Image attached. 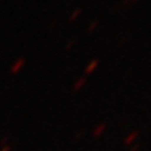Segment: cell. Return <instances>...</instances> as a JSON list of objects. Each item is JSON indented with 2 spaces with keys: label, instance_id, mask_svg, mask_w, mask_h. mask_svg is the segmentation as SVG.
<instances>
[{
  "label": "cell",
  "instance_id": "cell-4",
  "mask_svg": "<svg viewBox=\"0 0 151 151\" xmlns=\"http://www.w3.org/2000/svg\"><path fill=\"white\" fill-rule=\"evenodd\" d=\"M84 84H86V77H81V78H78V80L76 81L74 88H76V90H78V88H81Z\"/></svg>",
  "mask_w": 151,
  "mask_h": 151
},
{
  "label": "cell",
  "instance_id": "cell-5",
  "mask_svg": "<svg viewBox=\"0 0 151 151\" xmlns=\"http://www.w3.org/2000/svg\"><path fill=\"white\" fill-rule=\"evenodd\" d=\"M98 27V21H92L90 25H88V32H92V31H95Z\"/></svg>",
  "mask_w": 151,
  "mask_h": 151
},
{
  "label": "cell",
  "instance_id": "cell-3",
  "mask_svg": "<svg viewBox=\"0 0 151 151\" xmlns=\"http://www.w3.org/2000/svg\"><path fill=\"white\" fill-rule=\"evenodd\" d=\"M81 13H83V10H81L80 7H78V9H76V10L70 14V17H69V20H70V21H76V20H77V18H78V17L81 16Z\"/></svg>",
  "mask_w": 151,
  "mask_h": 151
},
{
  "label": "cell",
  "instance_id": "cell-2",
  "mask_svg": "<svg viewBox=\"0 0 151 151\" xmlns=\"http://www.w3.org/2000/svg\"><path fill=\"white\" fill-rule=\"evenodd\" d=\"M98 66H99V60L98 59H92L88 65L86 66V69H84V73L87 76L88 74H92V73H95V70L98 69Z\"/></svg>",
  "mask_w": 151,
  "mask_h": 151
},
{
  "label": "cell",
  "instance_id": "cell-1",
  "mask_svg": "<svg viewBox=\"0 0 151 151\" xmlns=\"http://www.w3.org/2000/svg\"><path fill=\"white\" fill-rule=\"evenodd\" d=\"M24 66H25V59H24V58H20V59H17L16 62L13 63L10 71L13 74H17V73H20V71L24 69Z\"/></svg>",
  "mask_w": 151,
  "mask_h": 151
}]
</instances>
